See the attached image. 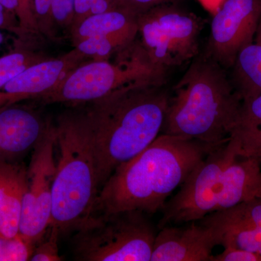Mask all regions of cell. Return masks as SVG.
Returning a JSON list of instances; mask_svg holds the SVG:
<instances>
[{
	"label": "cell",
	"instance_id": "obj_1",
	"mask_svg": "<svg viewBox=\"0 0 261 261\" xmlns=\"http://www.w3.org/2000/svg\"><path fill=\"white\" fill-rule=\"evenodd\" d=\"M217 147L161 134L140 153L116 168L98 192L90 216L162 211L168 197Z\"/></svg>",
	"mask_w": 261,
	"mask_h": 261
},
{
	"label": "cell",
	"instance_id": "obj_2",
	"mask_svg": "<svg viewBox=\"0 0 261 261\" xmlns=\"http://www.w3.org/2000/svg\"><path fill=\"white\" fill-rule=\"evenodd\" d=\"M164 84H132L86 109L90 121L99 190L117 168L161 134L170 94Z\"/></svg>",
	"mask_w": 261,
	"mask_h": 261
},
{
	"label": "cell",
	"instance_id": "obj_3",
	"mask_svg": "<svg viewBox=\"0 0 261 261\" xmlns=\"http://www.w3.org/2000/svg\"><path fill=\"white\" fill-rule=\"evenodd\" d=\"M241 102L224 68L209 56L195 58L169 95L161 134L224 145Z\"/></svg>",
	"mask_w": 261,
	"mask_h": 261
},
{
	"label": "cell",
	"instance_id": "obj_4",
	"mask_svg": "<svg viewBox=\"0 0 261 261\" xmlns=\"http://www.w3.org/2000/svg\"><path fill=\"white\" fill-rule=\"evenodd\" d=\"M260 197V159L241 157L228 140L211 151L167 201L157 228L198 221Z\"/></svg>",
	"mask_w": 261,
	"mask_h": 261
},
{
	"label": "cell",
	"instance_id": "obj_5",
	"mask_svg": "<svg viewBox=\"0 0 261 261\" xmlns=\"http://www.w3.org/2000/svg\"><path fill=\"white\" fill-rule=\"evenodd\" d=\"M54 126L58 159L49 226H56L61 234L74 231L90 216L99 189L87 111H65Z\"/></svg>",
	"mask_w": 261,
	"mask_h": 261
},
{
	"label": "cell",
	"instance_id": "obj_6",
	"mask_svg": "<svg viewBox=\"0 0 261 261\" xmlns=\"http://www.w3.org/2000/svg\"><path fill=\"white\" fill-rule=\"evenodd\" d=\"M118 54L115 63L96 60L75 67L36 100L44 105L94 102L132 84H165L168 70L154 64L140 44L133 43Z\"/></svg>",
	"mask_w": 261,
	"mask_h": 261
},
{
	"label": "cell",
	"instance_id": "obj_7",
	"mask_svg": "<svg viewBox=\"0 0 261 261\" xmlns=\"http://www.w3.org/2000/svg\"><path fill=\"white\" fill-rule=\"evenodd\" d=\"M145 213L89 216L74 230L75 260L150 261L158 231Z\"/></svg>",
	"mask_w": 261,
	"mask_h": 261
},
{
	"label": "cell",
	"instance_id": "obj_8",
	"mask_svg": "<svg viewBox=\"0 0 261 261\" xmlns=\"http://www.w3.org/2000/svg\"><path fill=\"white\" fill-rule=\"evenodd\" d=\"M141 47L149 60L168 70L198 54L201 23L195 15L168 3L137 16Z\"/></svg>",
	"mask_w": 261,
	"mask_h": 261
},
{
	"label": "cell",
	"instance_id": "obj_9",
	"mask_svg": "<svg viewBox=\"0 0 261 261\" xmlns=\"http://www.w3.org/2000/svg\"><path fill=\"white\" fill-rule=\"evenodd\" d=\"M56 148V130L50 123L45 135L32 150L19 228V233L36 245L50 225Z\"/></svg>",
	"mask_w": 261,
	"mask_h": 261
},
{
	"label": "cell",
	"instance_id": "obj_10",
	"mask_svg": "<svg viewBox=\"0 0 261 261\" xmlns=\"http://www.w3.org/2000/svg\"><path fill=\"white\" fill-rule=\"evenodd\" d=\"M261 18V0H224L211 22L207 56L232 68L237 57L252 43Z\"/></svg>",
	"mask_w": 261,
	"mask_h": 261
},
{
	"label": "cell",
	"instance_id": "obj_11",
	"mask_svg": "<svg viewBox=\"0 0 261 261\" xmlns=\"http://www.w3.org/2000/svg\"><path fill=\"white\" fill-rule=\"evenodd\" d=\"M222 239V231L200 221L164 226L156 235L150 261H211Z\"/></svg>",
	"mask_w": 261,
	"mask_h": 261
},
{
	"label": "cell",
	"instance_id": "obj_12",
	"mask_svg": "<svg viewBox=\"0 0 261 261\" xmlns=\"http://www.w3.org/2000/svg\"><path fill=\"white\" fill-rule=\"evenodd\" d=\"M85 57L75 49L61 58L43 60L30 65L0 89V109L47 93Z\"/></svg>",
	"mask_w": 261,
	"mask_h": 261
},
{
	"label": "cell",
	"instance_id": "obj_13",
	"mask_svg": "<svg viewBox=\"0 0 261 261\" xmlns=\"http://www.w3.org/2000/svg\"><path fill=\"white\" fill-rule=\"evenodd\" d=\"M50 122L32 108L13 105L0 109V161H18L37 145Z\"/></svg>",
	"mask_w": 261,
	"mask_h": 261
},
{
	"label": "cell",
	"instance_id": "obj_14",
	"mask_svg": "<svg viewBox=\"0 0 261 261\" xmlns=\"http://www.w3.org/2000/svg\"><path fill=\"white\" fill-rule=\"evenodd\" d=\"M27 181L25 165L0 161V233L4 236L19 233Z\"/></svg>",
	"mask_w": 261,
	"mask_h": 261
},
{
	"label": "cell",
	"instance_id": "obj_15",
	"mask_svg": "<svg viewBox=\"0 0 261 261\" xmlns=\"http://www.w3.org/2000/svg\"><path fill=\"white\" fill-rule=\"evenodd\" d=\"M76 43L86 38L104 37L113 41L121 50L135 42L138 34L137 15L114 8L84 19L73 29Z\"/></svg>",
	"mask_w": 261,
	"mask_h": 261
},
{
	"label": "cell",
	"instance_id": "obj_16",
	"mask_svg": "<svg viewBox=\"0 0 261 261\" xmlns=\"http://www.w3.org/2000/svg\"><path fill=\"white\" fill-rule=\"evenodd\" d=\"M241 157L261 153V93L242 99L229 135Z\"/></svg>",
	"mask_w": 261,
	"mask_h": 261
},
{
	"label": "cell",
	"instance_id": "obj_17",
	"mask_svg": "<svg viewBox=\"0 0 261 261\" xmlns=\"http://www.w3.org/2000/svg\"><path fill=\"white\" fill-rule=\"evenodd\" d=\"M231 79L243 98L261 93V18L253 41L239 53Z\"/></svg>",
	"mask_w": 261,
	"mask_h": 261
},
{
	"label": "cell",
	"instance_id": "obj_18",
	"mask_svg": "<svg viewBox=\"0 0 261 261\" xmlns=\"http://www.w3.org/2000/svg\"><path fill=\"white\" fill-rule=\"evenodd\" d=\"M198 221L219 230L239 226L261 230V198L245 201L226 210L207 215Z\"/></svg>",
	"mask_w": 261,
	"mask_h": 261
},
{
	"label": "cell",
	"instance_id": "obj_19",
	"mask_svg": "<svg viewBox=\"0 0 261 261\" xmlns=\"http://www.w3.org/2000/svg\"><path fill=\"white\" fill-rule=\"evenodd\" d=\"M222 231L223 247L231 246L253 252L261 256V230L239 226L220 230Z\"/></svg>",
	"mask_w": 261,
	"mask_h": 261
},
{
	"label": "cell",
	"instance_id": "obj_20",
	"mask_svg": "<svg viewBox=\"0 0 261 261\" xmlns=\"http://www.w3.org/2000/svg\"><path fill=\"white\" fill-rule=\"evenodd\" d=\"M35 247L20 233L13 237L0 233V261L30 260Z\"/></svg>",
	"mask_w": 261,
	"mask_h": 261
},
{
	"label": "cell",
	"instance_id": "obj_21",
	"mask_svg": "<svg viewBox=\"0 0 261 261\" xmlns=\"http://www.w3.org/2000/svg\"><path fill=\"white\" fill-rule=\"evenodd\" d=\"M43 61L28 51H16L0 57V89L29 66Z\"/></svg>",
	"mask_w": 261,
	"mask_h": 261
},
{
	"label": "cell",
	"instance_id": "obj_22",
	"mask_svg": "<svg viewBox=\"0 0 261 261\" xmlns=\"http://www.w3.org/2000/svg\"><path fill=\"white\" fill-rule=\"evenodd\" d=\"M47 238L44 235L40 242L36 245L30 260L61 261L63 260L59 254L58 238L60 231L56 226H49L47 231Z\"/></svg>",
	"mask_w": 261,
	"mask_h": 261
},
{
	"label": "cell",
	"instance_id": "obj_23",
	"mask_svg": "<svg viewBox=\"0 0 261 261\" xmlns=\"http://www.w3.org/2000/svg\"><path fill=\"white\" fill-rule=\"evenodd\" d=\"M20 32H37L39 27L34 10L33 0H17V8L15 12Z\"/></svg>",
	"mask_w": 261,
	"mask_h": 261
},
{
	"label": "cell",
	"instance_id": "obj_24",
	"mask_svg": "<svg viewBox=\"0 0 261 261\" xmlns=\"http://www.w3.org/2000/svg\"><path fill=\"white\" fill-rule=\"evenodd\" d=\"M75 0H51L53 21L65 27L72 25L74 17Z\"/></svg>",
	"mask_w": 261,
	"mask_h": 261
},
{
	"label": "cell",
	"instance_id": "obj_25",
	"mask_svg": "<svg viewBox=\"0 0 261 261\" xmlns=\"http://www.w3.org/2000/svg\"><path fill=\"white\" fill-rule=\"evenodd\" d=\"M170 0H114L115 8L126 10L137 15L160 5L169 3Z\"/></svg>",
	"mask_w": 261,
	"mask_h": 261
},
{
	"label": "cell",
	"instance_id": "obj_26",
	"mask_svg": "<svg viewBox=\"0 0 261 261\" xmlns=\"http://www.w3.org/2000/svg\"><path fill=\"white\" fill-rule=\"evenodd\" d=\"M211 261H261V256L243 249L226 246L221 253L213 255Z\"/></svg>",
	"mask_w": 261,
	"mask_h": 261
},
{
	"label": "cell",
	"instance_id": "obj_27",
	"mask_svg": "<svg viewBox=\"0 0 261 261\" xmlns=\"http://www.w3.org/2000/svg\"><path fill=\"white\" fill-rule=\"evenodd\" d=\"M34 15L37 20L39 30L47 33L53 22L51 14V0H33Z\"/></svg>",
	"mask_w": 261,
	"mask_h": 261
},
{
	"label": "cell",
	"instance_id": "obj_28",
	"mask_svg": "<svg viewBox=\"0 0 261 261\" xmlns=\"http://www.w3.org/2000/svg\"><path fill=\"white\" fill-rule=\"evenodd\" d=\"M15 16L13 13H10L5 9L4 7L0 4V29H6L9 31H20L18 25L15 23ZM18 22V21H17Z\"/></svg>",
	"mask_w": 261,
	"mask_h": 261
},
{
	"label": "cell",
	"instance_id": "obj_29",
	"mask_svg": "<svg viewBox=\"0 0 261 261\" xmlns=\"http://www.w3.org/2000/svg\"><path fill=\"white\" fill-rule=\"evenodd\" d=\"M0 4L3 5L5 9L15 15L17 8V0H0Z\"/></svg>",
	"mask_w": 261,
	"mask_h": 261
},
{
	"label": "cell",
	"instance_id": "obj_30",
	"mask_svg": "<svg viewBox=\"0 0 261 261\" xmlns=\"http://www.w3.org/2000/svg\"><path fill=\"white\" fill-rule=\"evenodd\" d=\"M204 5L210 8H214V11L219 6L224 0H201Z\"/></svg>",
	"mask_w": 261,
	"mask_h": 261
},
{
	"label": "cell",
	"instance_id": "obj_31",
	"mask_svg": "<svg viewBox=\"0 0 261 261\" xmlns=\"http://www.w3.org/2000/svg\"><path fill=\"white\" fill-rule=\"evenodd\" d=\"M2 29H0V46L2 45V44H3V42H4L5 40V36L4 34H3V32H2Z\"/></svg>",
	"mask_w": 261,
	"mask_h": 261
},
{
	"label": "cell",
	"instance_id": "obj_32",
	"mask_svg": "<svg viewBox=\"0 0 261 261\" xmlns=\"http://www.w3.org/2000/svg\"><path fill=\"white\" fill-rule=\"evenodd\" d=\"M259 159H260L261 161V153L260 154V155L258 156Z\"/></svg>",
	"mask_w": 261,
	"mask_h": 261
}]
</instances>
